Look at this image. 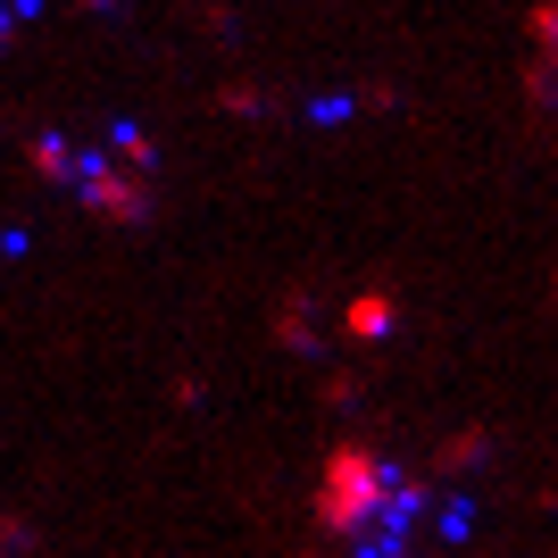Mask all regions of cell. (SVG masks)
I'll use <instances>...</instances> for the list:
<instances>
[{
  "label": "cell",
  "mask_w": 558,
  "mask_h": 558,
  "mask_svg": "<svg viewBox=\"0 0 558 558\" xmlns=\"http://www.w3.org/2000/svg\"><path fill=\"white\" fill-rule=\"evenodd\" d=\"M384 484H392V459H375V450H359V442H342L326 459V484H317V525L326 534H367V517L384 509Z\"/></svg>",
  "instance_id": "6da1fadb"
},
{
  "label": "cell",
  "mask_w": 558,
  "mask_h": 558,
  "mask_svg": "<svg viewBox=\"0 0 558 558\" xmlns=\"http://www.w3.org/2000/svg\"><path fill=\"white\" fill-rule=\"evenodd\" d=\"M392 317H400V308L384 301V292H367V301L350 308V333H359V342H384V333H392Z\"/></svg>",
  "instance_id": "7a4b0ae2"
},
{
  "label": "cell",
  "mask_w": 558,
  "mask_h": 558,
  "mask_svg": "<svg viewBox=\"0 0 558 558\" xmlns=\"http://www.w3.org/2000/svg\"><path fill=\"white\" fill-rule=\"evenodd\" d=\"M475 459H484V434H459V442H442V475H450V466H475Z\"/></svg>",
  "instance_id": "3957f363"
}]
</instances>
